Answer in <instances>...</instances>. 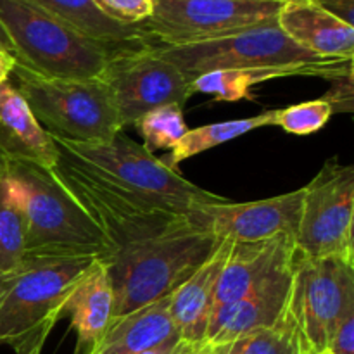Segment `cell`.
<instances>
[{"mask_svg":"<svg viewBox=\"0 0 354 354\" xmlns=\"http://www.w3.org/2000/svg\"><path fill=\"white\" fill-rule=\"evenodd\" d=\"M296 354H311V353H310V351H308V349H306V348H304V346H303V348H301V349H299V351H297Z\"/></svg>","mask_w":354,"mask_h":354,"instance_id":"cell-37","label":"cell"},{"mask_svg":"<svg viewBox=\"0 0 354 354\" xmlns=\"http://www.w3.org/2000/svg\"><path fill=\"white\" fill-rule=\"evenodd\" d=\"M0 151L9 161H23L54 169L61 151L54 137L37 121L12 83L0 85Z\"/></svg>","mask_w":354,"mask_h":354,"instance_id":"cell-16","label":"cell"},{"mask_svg":"<svg viewBox=\"0 0 354 354\" xmlns=\"http://www.w3.org/2000/svg\"><path fill=\"white\" fill-rule=\"evenodd\" d=\"M55 169L102 230L107 245L102 259L190 225L189 214L145 203L86 171L62 152Z\"/></svg>","mask_w":354,"mask_h":354,"instance_id":"cell-7","label":"cell"},{"mask_svg":"<svg viewBox=\"0 0 354 354\" xmlns=\"http://www.w3.org/2000/svg\"><path fill=\"white\" fill-rule=\"evenodd\" d=\"M113 310L114 292L109 270L102 258H97L78 280L66 304V315H69L76 332L75 354H85L99 342L113 320Z\"/></svg>","mask_w":354,"mask_h":354,"instance_id":"cell-20","label":"cell"},{"mask_svg":"<svg viewBox=\"0 0 354 354\" xmlns=\"http://www.w3.org/2000/svg\"><path fill=\"white\" fill-rule=\"evenodd\" d=\"M201 354H230V344H204Z\"/></svg>","mask_w":354,"mask_h":354,"instance_id":"cell-34","label":"cell"},{"mask_svg":"<svg viewBox=\"0 0 354 354\" xmlns=\"http://www.w3.org/2000/svg\"><path fill=\"white\" fill-rule=\"evenodd\" d=\"M303 189L251 203H223L199 206L189 213L194 227L218 239L259 242L279 235H294L299 221Z\"/></svg>","mask_w":354,"mask_h":354,"instance_id":"cell-13","label":"cell"},{"mask_svg":"<svg viewBox=\"0 0 354 354\" xmlns=\"http://www.w3.org/2000/svg\"><path fill=\"white\" fill-rule=\"evenodd\" d=\"M102 80L113 92L123 128L133 127L138 118L156 107H183L194 95L192 80L145 41L114 48Z\"/></svg>","mask_w":354,"mask_h":354,"instance_id":"cell-11","label":"cell"},{"mask_svg":"<svg viewBox=\"0 0 354 354\" xmlns=\"http://www.w3.org/2000/svg\"><path fill=\"white\" fill-rule=\"evenodd\" d=\"M332 107L325 99L308 100L277 111V127L292 135H311L328 123Z\"/></svg>","mask_w":354,"mask_h":354,"instance_id":"cell-27","label":"cell"},{"mask_svg":"<svg viewBox=\"0 0 354 354\" xmlns=\"http://www.w3.org/2000/svg\"><path fill=\"white\" fill-rule=\"evenodd\" d=\"M318 354H330L328 351H322V353H318Z\"/></svg>","mask_w":354,"mask_h":354,"instance_id":"cell-38","label":"cell"},{"mask_svg":"<svg viewBox=\"0 0 354 354\" xmlns=\"http://www.w3.org/2000/svg\"><path fill=\"white\" fill-rule=\"evenodd\" d=\"M221 241L190 223L102 259L113 283V320L175 292Z\"/></svg>","mask_w":354,"mask_h":354,"instance_id":"cell-3","label":"cell"},{"mask_svg":"<svg viewBox=\"0 0 354 354\" xmlns=\"http://www.w3.org/2000/svg\"><path fill=\"white\" fill-rule=\"evenodd\" d=\"M93 254H24L12 272L0 275V346L16 354H41L73 289Z\"/></svg>","mask_w":354,"mask_h":354,"instance_id":"cell-1","label":"cell"},{"mask_svg":"<svg viewBox=\"0 0 354 354\" xmlns=\"http://www.w3.org/2000/svg\"><path fill=\"white\" fill-rule=\"evenodd\" d=\"M54 140L66 158L145 203L189 214L199 206L227 201L194 185L123 131L107 142Z\"/></svg>","mask_w":354,"mask_h":354,"instance_id":"cell-4","label":"cell"},{"mask_svg":"<svg viewBox=\"0 0 354 354\" xmlns=\"http://www.w3.org/2000/svg\"><path fill=\"white\" fill-rule=\"evenodd\" d=\"M7 166H9V159H7V156L0 151V178H3V176H6Z\"/></svg>","mask_w":354,"mask_h":354,"instance_id":"cell-36","label":"cell"},{"mask_svg":"<svg viewBox=\"0 0 354 354\" xmlns=\"http://www.w3.org/2000/svg\"><path fill=\"white\" fill-rule=\"evenodd\" d=\"M16 57L10 52L0 48V85L9 82V76L12 75L14 68H16Z\"/></svg>","mask_w":354,"mask_h":354,"instance_id":"cell-33","label":"cell"},{"mask_svg":"<svg viewBox=\"0 0 354 354\" xmlns=\"http://www.w3.org/2000/svg\"><path fill=\"white\" fill-rule=\"evenodd\" d=\"M325 351L330 354H354V304L346 308L337 320Z\"/></svg>","mask_w":354,"mask_h":354,"instance_id":"cell-29","label":"cell"},{"mask_svg":"<svg viewBox=\"0 0 354 354\" xmlns=\"http://www.w3.org/2000/svg\"><path fill=\"white\" fill-rule=\"evenodd\" d=\"M151 47L156 54L185 73L192 82L197 76L213 71L322 61L320 57L294 44L280 30L277 21L211 40Z\"/></svg>","mask_w":354,"mask_h":354,"instance_id":"cell-9","label":"cell"},{"mask_svg":"<svg viewBox=\"0 0 354 354\" xmlns=\"http://www.w3.org/2000/svg\"><path fill=\"white\" fill-rule=\"evenodd\" d=\"M330 90L322 99L328 102L332 113H353L354 109V75L330 82Z\"/></svg>","mask_w":354,"mask_h":354,"instance_id":"cell-30","label":"cell"},{"mask_svg":"<svg viewBox=\"0 0 354 354\" xmlns=\"http://www.w3.org/2000/svg\"><path fill=\"white\" fill-rule=\"evenodd\" d=\"M9 192L24 221L26 254H106V239L57 169L9 161Z\"/></svg>","mask_w":354,"mask_h":354,"instance_id":"cell-2","label":"cell"},{"mask_svg":"<svg viewBox=\"0 0 354 354\" xmlns=\"http://www.w3.org/2000/svg\"><path fill=\"white\" fill-rule=\"evenodd\" d=\"M16 88L38 123L66 142H107L123 131L113 92L102 78H48L17 64Z\"/></svg>","mask_w":354,"mask_h":354,"instance_id":"cell-6","label":"cell"},{"mask_svg":"<svg viewBox=\"0 0 354 354\" xmlns=\"http://www.w3.org/2000/svg\"><path fill=\"white\" fill-rule=\"evenodd\" d=\"M26 2L54 14L86 37L113 47L145 41L138 31V26H127L109 19L97 9L92 0H26Z\"/></svg>","mask_w":354,"mask_h":354,"instance_id":"cell-22","label":"cell"},{"mask_svg":"<svg viewBox=\"0 0 354 354\" xmlns=\"http://www.w3.org/2000/svg\"><path fill=\"white\" fill-rule=\"evenodd\" d=\"M228 344L230 354H296L303 346L306 348L290 310V299L287 310L273 327L256 330Z\"/></svg>","mask_w":354,"mask_h":354,"instance_id":"cell-24","label":"cell"},{"mask_svg":"<svg viewBox=\"0 0 354 354\" xmlns=\"http://www.w3.org/2000/svg\"><path fill=\"white\" fill-rule=\"evenodd\" d=\"M26 254L24 221L7 187L0 178V275L12 272Z\"/></svg>","mask_w":354,"mask_h":354,"instance_id":"cell-25","label":"cell"},{"mask_svg":"<svg viewBox=\"0 0 354 354\" xmlns=\"http://www.w3.org/2000/svg\"><path fill=\"white\" fill-rule=\"evenodd\" d=\"M354 166L337 158L325 161L303 187L294 242L303 258H337L354 265Z\"/></svg>","mask_w":354,"mask_h":354,"instance_id":"cell-8","label":"cell"},{"mask_svg":"<svg viewBox=\"0 0 354 354\" xmlns=\"http://www.w3.org/2000/svg\"><path fill=\"white\" fill-rule=\"evenodd\" d=\"M0 48H3V50L10 52V54H14V47H12V41H10V38L7 37L6 30H3V26L0 24Z\"/></svg>","mask_w":354,"mask_h":354,"instance_id":"cell-35","label":"cell"},{"mask_svg":"<svg viewBox=\"0 0 354 354\" xmlns=\"http://www.w3.org/2000/svg\"><path fill=\"white\" fill-rule=\"evenodd\" d=\"M297 258L294 235H279L259 242L232 241L221 268L214 308L248 296L290 268Z\"/></svg>","mask_w":354,"mask_h":354,"instance_id":"cell-14","label":"cell"},{"mask_svg":"<svg viewBox=\"0 0 354 354\" xmlns=\"http://www.w3.org/2000/svg\"><path fill=\"white\" fill-rule=\"evenodd\" d=\"M232 241L223 239L213 254L187 279L169 299V315L180 339L204 344L211 313L214 310L218 280Z\"/></svg>","mask_w":354,"mask_h":354,"instance_id":"cell-19","label":"cell"},{"mask_svg":"<svg viewBox=\"0 0 354 354\" xmlns=\"http://www.w3.org/2000/svg\"><path fill=\"white\" fill-rule=\"evenodd\" d=\"M204 344H192V342H187L183 339H180L178 335H175L169 341H166L165 344L140 354H201L204 349Z\"/></svg>","mask_w":354,"mask_h":354,"instance_id":"cell-31","label":"cell"},{"mask_svg":"<svg viewBox=\"0 0 354 354\" xmlns=\"http://www.w3.org/2000/svg\"><path fill=\"white\" fill-rule=\"evenodd\" d=\"M0 24L17 64L48 78H102L116 48L26 0H0Z\"/></svg>","mask_w":354,"mask_h":354,"instance_id":"cell-5","label":"cell"},{"mask_svg":"<svg viewBox=\"0 0 354 354\" xmlns=\"http://www.w3.org/2000/svg\"><path fill=\"white\" fill-rule=\"evenodd\" d=\"M354 304V265L337 258L297 254L290 310L311 354L327 349L328 337L348 306Z\"/></svg>","mask_w":354,"mask_h":354,"instance_id":"cell-12","label":"cell"},{"mask_svg":"<svg viewBox=\"0 0 354 354\" xmlns=\"http://www.w3.org/2000/svg\"><path fill=\"white\" fill-rule=\"evenodd\" d=\"M282 3L277 0H152L151 17L137 26L145 44H194L277 21Z\"/></svg>","mask_w":354,"mask_h":354,"instance_id":"cell-10","label":"cell"},{"mask_svg":"<svg viewBox=\"0 0 354 354\" xmlns=\"http://www.w3.org/2000/svg\"><path fill=\"white\" fill-rule=\"evenodd\" d=\"M354 75L353 59H322L317 62H297V64L261 66L251 69H227L197 76L192 82L194 93H207L214 100L237 102L251 99V88L270 80L290 78V76H317L328 82Z\"/></svg>","mask_w":354,"mask_h":354,"instance_id":"cell-18","label":"cell"},{"mask_svg":"<svg viewBox=\"0 0 354 354\" xmlns=\"http://www.w3.org/2000/svg\"><path fill=\"white\" fill-rule=\"evenodd\" d=\"M277 24L296 45L320 59H353L354 26L337 19L311 0H287Z\"/></svg>","mask_w":354,"mask_h":354,"instance_id":"cell-17","label":"cell"},{"mask_svg":"<svg viewBox=\"0 0 354 354\" xmlns=\"http://www.w3.org/2000/svg\"><path fill=\"white\" fill-rule=\"evenodd\" d=\"M169 299L171 294L113 320L85 354H140L165 344L178 335L169 315Z\"/></svg>","mask_w":354,"mask_h":354,"instance_id":"cell-21","label":"cell"},{"mask_svg":"<svg viewBox=\"0 0 354 354\" xmlns=\"http://www.w3.org/2000/svg\"><path fill=\"white\" fill-rule=\"evenodd\" d=\"M133 127L144 137V147H147L149 151L151 149L171 151L189 130L183 120V107L176 104H168L149 111L135 121Z\"/></svg>","mask_w":354,"mask_h":354,"instance_id":"cell-26","label":"cell"},{"mask_svg":"<svg viewBox=\"0 0 354 354\" xmlns=\"http://www.w3.org/2000/svg\"><path fill=\"white\" fill-rule=\"evenodd\" d=\"M97 9L116 23L137 26L152 14V0H92Z\"/></svg>","mask_w":354,"mask_h":354,"instance_id":"cell-28","label":"cell"},{"mask_svg":"<svg viewBox=\"0 0 354 354\" xmlns=\"http://www.w3.org/2000/svg\"><path fill=\"white\" fill-rule=\"evenodd\" d=\"M277 2H287V0H277Z\"/></svg>","mask_w":354,"mask_h":354,"instance_id":"cell-39","label":"cell"},{"mask_svg":"<svg viewBox=\"0 0 354 354\" xmlns=\"http://www.w3.org/2000/svg\"><path fill=\"white\" fill-rule=\"evenodd\" d=\"M294 265L249 292L248 296L214 308L204 342L228 344L256 330L273 327L289 304Z\"/></svg>","mask_w":354,"mask_h":354,"instance_id":"cell-15","label":"cell"},{"mask_svg":"<svg viewBox=\"0 0 354 354\" xmlns=\"http://www.w3.org/2000/svg\"><path fill=\"white\" fill-rule=\"evenodd\" d=\"M311 2L320 6L337 19L344 21L349 26H354V0H311Z\"/></svg>","mask_w":354,"mask_h":354,"instance_id":"cell-32","label":"cell"},{"mask_svg":"<svg viewBox=\"0 0 354 354\" xmlns=\"http://www.w3.org/2000/svg\"><path fill=\"white\" fill-rule=\"evenodd\" d=\"M277 111L279 109H268L265 113L256 114V116L251 118L220 121V123L203 124V127L187 130L185 135L180 138L178 144L169 151V154L162 161H165L166 166L176 169V166L182 161H185V159L203 154V152L218 147V145L225 144V142L235 140V138L242 137V135L249 133V131L258 130V128L275 127Z\"/></svg>","mask_w":354,"mask_h":354,"instance_id":"cell-23","label":"cell"}]
</instances>
